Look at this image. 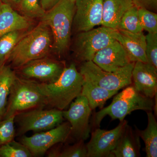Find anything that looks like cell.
Masks as SVG:
<instances>
[{
  "label": "cell",
  "mask_w": 157,
  "mask_h": 157,
  "mask_svg": "<svg viewBox=\"0 0 157 157\" xmlns=\"http://www.w3.org/2000/svg\"><path fill=\"white\" fill-rule=\"evenodd\" d=\"M83 80L76 64L72 63L65 67L56 81L48 83L38 82V85L45 98L46 106L63 110L81 94Z\"/></svg>",
  "instance_id": "1"
},
{
  "label": "cell",
  "mask_w": 157,
  "mask_h": 157,
  "mask_svg": "<svg viewBox=\"0 0 157 157\" xmlns=\"http://www.w3.org/2000/svg\"><path fill=\"white\" fill-rule=\"evenodd\" d=\"M52 39L50 29L42 21L21 38L7 59L17 69L32 61L46 57L52 46Z\"/></svg>",
  "instance_id": "2"
},
{
  "label": "cell",
  "mask_w": 157,
  "mask_h": 157,
  "mask_svg": "<svg viewBox=\"0 0 157 157\" xmlns=\"http://www.w3.org/2000/svg\"><path fill=\"white\" fill-rule=\"evenodd\" d=\"M155 106L153 99L142 95L133 85L126 86L113 98L109 106L101 109L94 114L91 124L92 129L99 128L102 120L107 115L112 120H124L127 115L137 110L152 111Z\"/></svg>",
  "instance_id": "3"
},
{
  "label": "cell",
  "mask_w": 157,
  "mask_h": 157,
  "mask_svg": "<svg viewBox=\"0 0 157 157\" xmlns=\"http://www.w3.org/2000/svg\"><path fill=\"white\" fill-rule=\"evenodd\" d=\"M75 11V2L61 0L41 17L42 22L50 29L52 47L59 55L63 54L70 45Z\"/></svg>",
  "instance_id": "4"
},
{
  "label": "cell",
  "mask_w": 157,
  "mask_h": 157,
  "mask_svg": "<svg viewBox=\"0 0 157 157\" xmlns=\"http://www.w3.org/2000/svg\"><path fill=\"white\" fill-rule=\"evenodd\" d=\"M46 106L38 82L17 76L11 88L3 119Z\"/></svg>",
  "instance_id": "5"
},
{
  "label": "cell",
  "mask_w": 157,
  "mask_h": 157,
  "mask_svg": "<svg viewBox=\"0 0 157 157\" xmlns=\"http://www.w3.org/2000/svg\"><path fill=\"white\" fill-rule=\"evenodd\" d=\"M117 30L102 26L78 33L73 45L75 61L80 64L92 61L99 51L116 40L114 35Z\"/></svg>",
  "instance_id": "6"
},
{
  "label": "cell",
  "mask_w": 157,
  "mask_h": 157,
  "mask_svg": "<svg viewBox=\"0 0 157 157\" xmlns=\"http://www.w3.org/2000/svg\"><path fill=\"white\" fill-rule=\"evenodd\" d=\"M135 63H131L114 72L102 70L92 61L80 63L79 72L84 79L99 86L117 90L132 84V72Z\"/></svg>",
  "instance_id": "7"
},
{
  "label": "cell",
  "mask_w": 157,
  "mask_h": 157,
  "mask_svg": "<svg viewBox=\"0 0 157 157\" xmlns=\"http://www.w3.org/2000/svg\"><path fill=\"white\" fill-rule=\"evenodd\" d=\"M62 110L44 107L35 108L15 116L14 122L18 125L16 136H22L30 131L38 133L55 128L64 120Z\"/></svg>",
  "instance_id": "8"
},
{
  "label": "cell",
  "mask_w": 157,
  "mask_h": 157,
  "mask_svg": "<svg viewBox=\"0 0 157 157\" xmlns=\"http://www.w3.org/2000/svg\"><path fill=\"white\" fill-rule=\"evenodd\" d=\"M70 133L69 122H63L53 128L36 133L30 137L21 136L19 141L28 149L33 157H39L45 155L54 145L68 141Z\"/></svg>",
  "instance_id": "9"
},
{
  "label": "cell",
  "mask_w": 157,
  "mask_h": 157,
  "mask_svg": "<svg viewBox=\"0 0 157 157\" xmlns=\"http://www.w3.org/2000/svg\"><path fill=\"white\" fill-rule=\"evenodd\" d=\"M92 111L87 99L81 94L70 104L68 110H62L63 117L70 125L69 140L85 141L89 137L91 131L90 118Z\"/></svg>",
  "instance_id": "10"
},
{
  "label": "cell",
  "mask_w": 157,
  "mask_h": 157,
  "mask_svg": "<svg viewBox=\"0 0 157 157\" xmlns=\"http://www.w3.org/2000/svg\"><path fill=\"white\" fill-rule=\"evenodd\" d=\"M65 67L62 62L45 57L29 62L17 69L22 78L48 83L56 81Z\"/></svg>",
  "instance_id": "11"
},
{
  "label": "cell",
  "mask_w": 157,
  "mask_h": 157,
  "mask_svg": "<svg viewBox=\"0 0 157 157\" xmlns=\"http://www.w3.org/2000/svg\"><path fill=\"white\" fill-rule=\"evenodd\" d=\"M128 122L120 121L115 128L102 130L97 128L91 131L90 140L86 144V157H111V152L115 148L123 131Z\"/></svg>",
  "instance_id": "12"
},
{
  "label": "cell",
  "mask_w": 157,
  "mask_h": 157,
  "mask_svg": "<svg viewBox=\"0 0 157 157\" xmlns=\"http://www.w3.org/2000/svg\"><path fill=\"white\" fill-rule=\"evenodd\" d=\"M103 2L104 0H76L73 29L79 33L101 25Z\"/></svg>",
  "instance_id": "13"
},
{
  "label": "cell",
  "mask_w": 157,
  "mask_h": 157,
  "mask_svg": "<svg viewBox=\"0 0 157 157\" xmlns=\"http://www.w3.org/2000/svg\"><path fill=\"white\" fill-rule=\"evenodd\" d=\"M92 61L102 70L110 72L132 63L126 51L116 40L99 51Z\"/></svg>",
  "instance_id": "14"
},
{
  "label": "cell",
  "mask_w": 157,
  "mask_h": 157,
  "mask_svg": "<svg viewBox=\"0 0 157 157\" xmlns=\"http://www.w3.org/2000/svg\"><path fill=\"white\" fill-rule=\"evenodd\" d=\"M133 86L140 94L154 99L157 94V70L147 63L135 62L132 72Z\"/></svg>",
  "instance_id": "15"
},
{
  "label": "cell",
  "mask_w": 157,
  "mask_h": 157,
  "mask_svg": "<svg viewBox=\"0 0 157 157\" xmlns=\"http://www.w3.org/2000/svg\"><path fill=\"white\" fill-rule=\"evenodd\" d=\"M114 39L123 46L132 63L137 61L147 63L146 56V38L143 32L132 33L117 30Z\"/></svg>",
  "instance_id": "16"
},
{
  "label": "cell",
  "mask_w": 157,
  "mask_h": 157,
  "mask_svg": "<svg viewBox=\"0 0 157 157\" xmlns=\"http://www.w3.org/2000/svg\"><path fill=\"white\" fill-rule=\"evenodd\" d=\"M141 148L140 137L136 130L127 124L121 135L111 157H139Z\"/></svg>",
  "instance_id": "17"
},
{
  "label": "cell",
  "mask_w": 157,
  "mask_h": 157,
  "mask_svg": "<svg viewBox=\"0 0 157 157\" xmlns=\"http://www.w3.org/2000/svg\"><path fill=\"white\" fill-rule=\"evenodd\" d=\"M133 6L132 0H104L101 25L117 29L124 14Z\"/></svg>",
  "instance_id": "18"
},
{
  "label": "cell",
  "mask_w": 157,
  "mask_h": 157,
  "mask_svg": "<svg viewBox=\"0 0 157 157\" xmlns=\"http://www.w3.org/2000/svg\"><path fill=\"white\" fill-rule=\"evenodd\" d=\"M30 25V22L27 16L18 14L9 4H1L0 37L12 31L25 29Z\"/></svg>",
  "instance_id": "19"
},
{
  "label": "cell",
  "mask_w": 157,
  "mask_h": 157,
  "mask_svg": "<svg viewBox=\"0 0 157 157\" xmlns=\"http://www.w3.org/2000/svg\"><path fill=\"white\" fill-rule=\"evenodd\" d=\"M118 91L103 88L83 78L81 94L87 99L93 110L98 107L101 109L103 108L106 101L116 94Z\"/></svg>",
  "instance_id": "20"
},
{
  "label": "cell",
  "mask_w": 157,
  "mask_h": 157,
  "mask_svg": "<svg viewBox=\"0 0 157 157\" xmlns=\"http://www.w3.org/2000/svg\"><path fill=\"white\" fill-rule=\"evenodd\" d=\"M147 125L146 129L135 130L145 144L147 157H157V122L152 111H147Z\"/></svg>",
  "instance_id": "21"
},
{
  "label": "cell",
  "mask_w": 157,
  "mask_h": 157,
  "mask_svg": "<svg viewBox=\"0 0 157 157\" xmlns=\"http://www.w3.org/2000/svg\"><path fill=\"white\" fill-rule=\"evenodd\" d=\"M17 77L11 66H0V120L4 117L11 88Z\"/></svg>",
  "instance_id": "22"
},
{
  "label": "cell",
  "mask_w": 157,
  "mask_h": 157,
  "mask_svg": "<svg viewBox=\"0 0 157 157\" xmlns=\"http://www.w3.org/2000/svg\"><path fill=\"white\" fill-rule=\"evenodd\" d=\"M117 29L132 33L143 32L138 17L137 7L133 6L124 14L118 25Z\"/></svg>",
  "instance_id": "23"
},
{
  "label": "cell",
  "mask_w": 157,
  "mask_h": 157,
  "mask_svg": "<svg viewBox=\"0 0 157 157\" xmlns=\"http://www.w3.org/2000/svg\"><path fill=\"white\" fill-rule=\"evenodd\" d=\"M20 31H12L0 37V66L4 64L11 51L21 38Z\"/></svg>",
  "instance_id": "24"
},
{
  "label": "cell",
  "mask_w": 157,
  "mask_h": 157,
  "mask_svg": "<svg viewBox=\"0 0 157 157\" xmlns=\"http://www.w3.org/2000/svg\"><path fill=\"white\" fill-rule=\"evenodd\" d=\"M28 149L15 140L0 145V157H32Z\"/></svg>",
  "instance_id": "25"
},
{
  "label": "cell",
  "mask_w": 157,
  "mask_h": 157,
  "mask_svg": "<svg viewBox=\"0 0 157 157\" xmlns=\"http://www.w3.org/2000/svg\"><path fill=\"white\" fill-rule=\"evenodd\" d=\"M138 17L143 30L150 33H157V14L155 12L140 8L138 9Z\"/></svg>",
  "instance_id": "26"
},
{
  "label": "cell",
  "mask_w": 157,
  "mask_h": 157,
  "mask_svg": "<svg viewBox=\"0 0 157 157\" xmlns=\"http://www.w3.org/2000/svg\"><path fill=\"white\" fill-rule=\"evenodd\" d=\"M15 116L0 120V145L14 140L16 136L14 124Z\"/></svg>",
  "instance_id": "27"
},
{
  "label": "cell",
  "mask_w": 157,
  "mask_h": 157,
  "mask_svg": "<svg viewBox=\"0 0 157 157\" xmlns=\"http://www.w3.org/2000/svg\"><path fill=\"white\" fill-rule=\"evenodd\" d=\"M145 38L147 63L157 70V33H148Z\"/></svg>",
  "instance_id": "28"
},
{
  "label": "cell",
  "mask_w": 157,
  "mask_h": 157,
  "mask_svg": "<svg viewBox=\"0 0 157 157\" xmlns=\"http://www.w3.org/2000/svg\"><path fill=\"white\" fill-rule=\"evenodd\" d=\"M87 149L84 140L76 141L73 145L62 147L60 157H86Z\"/></svg>",
  "instance_id": "29"
},
{
  "label": "cell",
  "mask_w": 157,
  "mask_h": 157,
  "mask_svg": "<svg viewBox=\"0 0 157 157\" xmlns=\"http://www.w3.org/2000/svg\"><path fill=\"white\" fill-rule=\"evenodd\" d=\"M20 2L21 9L27 17L41 18L45 14L39 0H21Z\"/></svg>",
  "instance_id": "30"
},
{
  "label": "cell",
  "mask_w": 157,
  "mask_h": 157,
  "mask_svg": "<svg viewBox=\"0 0 157 157\" xmlns=\"http://www.w3.org/2000/svg\"><path fill=\"white\" fill-rule=\"evenodd\" d=\"M134 6L138 9L142 8L153 12L157 10V0H132Z\"/></svg>",
  "instance_id": "31"
},
{
  "label": "cell",
  "mask_w": 157,
  "mask_h": 157,
  "mask_svg": "<svg viewBox=\"0 0 157 157\" xmlns=\"http://www.w3.org/2000/svg\"><path fill=\"white\" fill-rule=\"evenodd\" d=\"M62 144L63 143H59L56 144L48 149L45 153L47 157H60L62 147Z\"/></svg>",
  "instance_id": "32"
},
{
  "label": "cell",
  "mask_w": 157,
  "mask_h": 157,
  "mask_svg": "<svg viewBox=\"0 0 157 157\" xmlns=\"http://www.w3.org/2000/svg\"><path fill=\"white\" fill-rule=\"evenodd\" d=\"M61 0H41L40 4L42 9L46 12L52 9Z\"/></svg>",
  "instance_id": "33"
},
{
  "label": "cell",
  "mask_w": 157,
  "mask_h": 157,
  "mask_svg": "<svg viewBox=\"0 0 157 157\" xmlns=\"http://www.w3.org/2000/svg\"><path fill=\"white\" fill-rule=\"evenodd\" d=\"M10 1L14 3H17V2H20L21 0H10Z\"/></svg>",
  "instance_id": "34"
},
{
  "label": "cell",
  "mask_w": 157,
  "mask_h": 157,
  "mask_svg": "<svg viewBox=\"0 0 157 157\" xmlns=\"http://www.w3.org/2000/svg\"><path fill=\"white\" fill-rule=\"evenodd\" d=\"M71 1H73V2H76V0H71Z\"/></svg>",
  "instance_id": "35"
},
{
  "label": "cell",
  "mask_w": 157,
  "mask_h": 157,
  "mask_svg": "<svg viewBox=\"0 0 157 157\" xmlns=\"http://www.w3.org/2000/svg\"><path fill=\"white\" fill-rule=\"evenodd\" d=\"M1 2H0V5H1Z\"/></svg>",
  "instance_id": "36"
}]
</instances>
